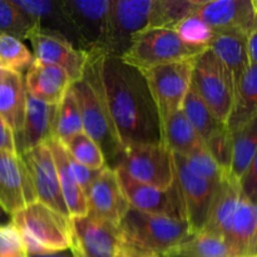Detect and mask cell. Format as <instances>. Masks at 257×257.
<instances>
[{"mask_svg": "<svg viewBox=\"0 0 257 257\" xmlns=\"http://www.w3.org/2000/svg\"><path fill=\"white\" fill-rule=\"evenodd\" d=\"M100 83L123 148L162 142V124L145 74L122 58L99 53Z\"/></svg>", "mask_w": 257, "mask_h": 257, "instance_id": "6da1fadb", "label": "cell"}, {"mask_svg": "<svg viewBox=\"0 0 257 257\" xmlns=\"http://www.w3.org/2000/svg\"><path fill=\"white\" fill-rule=\"evenodd\" d=\"M100 52H90L84 74L78 82L73 83L72 90L79 107L83 132L89 136L103 152L105 165L114 167L124 152L114 123L108 109L103 92L98 68V55Z\"/></svg>", "mask_w": 257, "mask_h": 257, "instance_id": "7a4b0ae2", "label": "cell"}, {"mask_svg": "<svg viewBox=\"0 0 257 257\" xmlns=\"http://www.w3.org/2000/svg\"><path fill=\"white\" fill-rule=\"evenodd\" d=\"M123 245L141 252L162 257L191 233L185 220L130 207L119 226Z\"/></svg>", "mask_w": 257, "mask_h": 257, "instance_id": "3957f363", "label": "cell"}, {"mask_svg": "<svg viewBox=\"0 0 257 257\" xmlns=\"http://www.w3.org/2000/svg\"><path fill=\"white\" fill-rule=\"evenodd\" d=\"M18 228L28 255H48L70 247V217L35 201L10 216Z\"/></svg>", "mask_w": 257, "mask_h": 257, "instance_id": "277c9868", "label": "cell"}, {"mask_svg": "<svg viewBox=\"0 0 257 257\" xmlns=\"http://www.w3.org/2000/svg\"><path fill=\"white\" fill-rule=\"evenodd\" d=\"M191 88L197 93L212 114L226 124L235 95V84L227 68L207 48L193 60Z\"/></svg>", "mask_w": 257, "mask_h": 257, "instance_id": "5b68a950", "label": "cell"}, {"mask_svg": "<svg viewBox=\"0 0 257 257\" xmlns=\"http://www.w3.org/2000/svg\"><path fill=\"white\" fill-rule=\"evenodd\" d=\"M207 48L186 44L173 29L147 28L133 38L130 49L123 54L125 63L146 70L155 65L195 59Z\"/></svg>", "mask_w": 257, "mask_h": 257, "instance_id": "8992f818", "label": "cell"}, {"mask_svg": "<svg viewBox=\"0 0 257 257\" xmlns=\"http://www.w3.org/2000/svg\"><path fill=\"white\" fill-rule=\"evenodd\" d=\"M117 167L137 182L157 190L167 191L175 183L172 152L162 142L125 148L113 168Z\"/></svg>", "mask_w": 257, "mask_h": 257, "instance_id": "52a82bcc", "label": "cell"}, {"mask_svg": "<svg viewBox=\"0 0 257 257\" xmlns=\"http://www.w3.org/2000/svg\"><path fill=\"white\" fill-rule=\"evenodd\" d=\"M193 60L166 63L142 70L157 105L161 120L182 108L183 100L191 87Z\"/></svg>", "mask_w": 257, "mask_h": 257, "instance_id": "ba28073f", "label": "cell"}, {"mask_svg": "<svg viewBox=\"0 0 257 257\" xmlns=\"http://www.w3.org/2000/svg\"><path fill=\"white\" fill-rule=\"evenodd\" d=\"M152 0H110L103 53L123 57L133 38L148 27Z\"/></svg>", "mask_w": 257, "mask_h": 257, "instance_id": "9c48e42d", "label": "cell"}, {"mask_svg": "<svg viewBox=\"0 0 257 257\" xmlns=\"http://www.w3.org/2000/svg\"><path fill=\"white\" fill-rule=\"evenodd\" d=\"M175 165V180L182 201L185 220L191 233H197L205 228L216 190L220 183L208 182L193 175L186 166L182 156L172 153Z\"/></svg>", "mask_w": 257, "mask_h": 257, "instance_id": "30bf717a", "label": "cell"}, {"mask_svg": "<svg viewBox=\"0 0 257 257\" xmlns=\"http://www.w3.org/2000/svg\"><path fill=\"white\" fill-rule=\"evenodd\" d=\"M120 243L118 226L88 215L70 217L72 257H115Z\"/></svg>", "mask_w": 257, "mask_h": 257, "instance_id": "8fae6325", "label": "cell"}, {"mask_svg": "<svg viewBox=\"0 0 257 257\" xmlns=\"http://www.w3.org/2000/svg\"><path fill=\"white\" fill-rule=\"evenodd\" d=\"M35 201L32 176L22 156L0 152V207L10 217Z\"/></svg>", "mask_w": 257, "mask_h": 257, "instance_id": "7c38bea8", "label": "cell"}, {"mask_svg": "<svg viewBox=\"0 0 257 257\" xmlns=\"http://www.w3.org/2000/svg\"><path fill=\"white\" fill-rule=\"evenodd\" d=\"M114 170L130 207L142 212L157 213L178 220H185L182 201L176 185V180L170 190L162 191L137 182L131 178L122 168L117 167Z\"/></svg>", "mask_w": 257, "mask_h": 257, "instance_id": "4fadbf2b", "label": "cell"}, {"mask_svg": "<svg viewBox=\"0 0 257 257\" xmlns=\"http://www.w3.org/2000/svg\"><path fill=\"white\" fill-rule=\"evenodd\" d=\"M20 156L27 163V167L32 176L37 200L49 206L57 212L70 217L60 190L57 166L49 146L47 143L40 145L22 153Z\"/></svg>", "mask_w": 257, "mask_h": 257, "instance_id": "5bb4252c", "label": "cell"}, {"mask_svg": "<svg viewBox=\"0 0 257 257\" xmlns=\"http://www.w3.org/2000/svg\"><path fill=\"white\" fill-rule=\"evenodd\" d=\"M28 40L32 43L35 60L62 68L68 73L73 83L83 77L89 60V52L77 49L67 40L37 29L30 32Z\"/></svg>", "mask_w": 257, "mask_h": 257, "instance_id": "9a60e30c", "label": "cell"}, {"mask_svg": "<svg viewBox=\"0 0 257 257\" xmlns=\"http://www.w3.org/2000/svg\"><path fill=\"white\" fill-rule=\"evenodd\" d=\"M128 208L130 205L123 195L117 172L105 166L87 193V215L119 226Z\"/></svg>", "mask_w": 257, "mask_h": 257, "instance_id": "2e32d148", "label": "cell"}, {"mask_svg": "<svg viewBox=\"0 0 257 257\" xmlns=\"http://www.w3.org/2000/svg\"><path fill=\"white\" fill-rule=\"evenodd\" d=\"M87 52H102L110 0H63Z\"/></svg>", "mask_w": 257, "mask_h": 257, "instance_id": "e0dca14e", "label": "cell"}, {"mask_svg": "<svg viewBox=\"0 0 257 257\" xmlns=\"http://www.w3.org/2000/svg\"><path fill=\"white\" fill-rule=\"evenodd\" d=\"M195 13L213 33L237 32L247 35L256 22L253 0H201Z\"/></svg>", "mask_w": 257, "mask_h": 257, "instance_id": "ac0fdd59", "label": "cell"}, {"mask_svg": "<svg viewBox=\"0 0 257 257\" xmlns=\"http://www.w3.org/2000/svg\"><path fill=\"white\" fill-rule=\"evenodd\" d=\"M34 23L35 29L55 35L75 47L85 50L79 34L75 30L63 0H12ZM87 52V50H85Z\"/></svg>", "mask_w": 257, "mask_h": 257, "instance_id": "d6986e66", "label": "cell"}, {"mask_svg": "<svg viewBox=\"0 0 257 257\" xmlns=\"http://www.w3.org/2000/svg\"><path fill=\"white\" fill-rule=\"evenodd\" d=\"M57 109L58 105L40 102L27 93L24 123L22 131L15 135L19 155L40 145H45L54 138L53 135Z\"/></svg>", "mask_w": 257, "mask_h": 257, "instance_id": "ffe728a7", "label": "cell"}, {"mask_svg": "<svg viewBox=\"0 0 257 257\" xmlns=\"http://www.w3.org/2000/svg\"><path fill=\"white\" fill-rule=\"evenodd\" d=\"M27 93L35 99L48 104L58 105L73 82L68 73L55 65L34 60L24 75Z\"/></svg>", "mask_w": 257, "mask_h": 257, "instance_id": "44dd1931", "label": "cell"}, {"mask_svg": "<svg viewBox=\"0 0 257 257\" xmlns=\"http://www.w3.org/2000/svg\"><path fill=\"white\" fill-rule=\"evenodd\" d=\"M27 107V88L24 75L0 69V117L14 135L22 131Z\"/></svg>", "mask_w": 257, "mask_h": 257, "instance_id": "7402d4cb", "label": "cell"}, {"mask_svg": "<svg viewBox=\"0 0 257 257\" xmlns=\"http://www.w3.org/2000/svg\"><path fill=\"white\" fill-rule=\"evenodd\" d=\"M208 48L227 68L236 88L242 75L250 67L247 54V35L237 32L213 33V38Z\"/></svg>", "mask_w": 257, "mask_h": 257, "instance_id": "603a6c76", "label": "cell"}, {"mask_svg": "<svg viewBox=\"0 0 257 257\" xmlns=\"http://www.w3.org/2000/svg\"><path fill=\"white\" fill-rule=\"evenodd\" d=\"M52 151L55 166H57L58 178H59L60 190L67 206L70 217L87 215V196L83 192L80 186L75 182L68 166V153L62 143L57 140H50L47 143Z\"/></svg>", "mask_w": 257, "mask_h": 257, "instance_id": "cb8c5ba5", "label": "cell"}, {"mask_svg": "<svg viewBox=\"0 0 257 257\" xmlns=\"http://www.w3.org/2000/svg\"><path fill=\"white\" fill-rule=\"evenodd\" d=\"M161 124L162 143L172 153L188 156L205 146L181 109L163 118Z\"/></svg>", "mask_w": 257, "mask_h": 257, "instance_id": "d4e9b609", "label": "cell"}, {"mask_svg": "<svg viewBox=\"0 0 257 257\" xmlns=\"http://www.w3.org/2000/svg\"><path fill=\"white\" fill-rule=\"evenodd\" d=\"M257 115V67L250 64L235 88L233 104L226 127L230 132Z\"/></svg>", "mask_w": 257, "mask_h": 257, "instance_id": "484cf974", "label": "cell"}, {"mask_svg": "<svg viewBox=\"0 0 257 257\" xmlns=\"http://www.w3.org/2000/svg\"><path fill=\"white\" fill-rule=\"evenodd\" d=\"M162 257H231V252L222 237L201 231L190 233Z\"/></svg>", "mask_w": 257, "mask_h": 257, "instance_id": "4316f807", "label": "cell"}, {"mask_svg": "<svg viewBox=\"0 0 257 257\" xmlns=\"http://www.w3.org/2000/svg\"><path fill=\"white\" fill-rule=\"evenodd\" d=\"M232 136V161L228 176L240 180L257 152V115L241 125Z\"/></svg>", "mask_w": 257, "mask_h": 257, "instance_id": "83f0119b", "label": "cell"}, {"mask_svg": "<svg viewBox=\"0 0 257 257\" xmlns=\"http://www.w3.org/2000/svg\"><path fill=\"white\" fill-rule=\"evenodd\" d=\"M201 0H152L147 28L173 29L182 19L193 14Z\"/></svg>", "mask_w": 257, "mask_h": 257, "instance_id": "f1b7e54d", "label": "cell"}, {"mask_svg": "<svg viewBox=\"0 0 257 257\" xmlns=\"http://www.w3.org/2000/svg\"><path fill=\"white\" fill-rule=\"evenodd\" d=\"M181 110L183 112L185 117L187 118L188 122L191 123V125L196 131V133L200 136L202 142H205L218 128H221L222 125H226L223 123H221L212 114V112L208 109L207 105L203 103V100L198 97L197 93L191 87L187 95H186L185 100H183Z\"/></svg>", "mask_w": 257, "mask_h": 257, "instance_id": "f546056e", "label": "cell"}, {"mask_svg": "<svg viewBox=\"0 0 257 257\" xmlns=\"http://www.w3.org/2000/svg\"><path fill=\"white\" fill-rule=\"evenodd\" d=\"M80 132H83L82 117H80L79 107H78L75 95L73 93L72 87H70L62 102L58 104L54 123V135H53L54 138L53 140H57L60 143H63Z\"/></svg>", "mask_w": 257, "mask_h": 257, "instance_id": "4dcf8cb0", "label": "cell"}, {"mask_svg": "<svg viewBox=\"0 0 257 257\" xmlns=\"http://www.w3.org/2000/svg\"><path fill=\"white\" fill-rule=\"evenodd\" d=\"M68 155L80 165L90 170H102L105 167V158L99 146L84 132L73 136L62 143Z\"/></svg>", "mask_w": 257, "mask_h": 257, "instance_id": "1f68e13d", "label": "cell"}, {"mask_svg": "<svg viewBox=\"0 0 257 257\" xmlns=\"http://www.w3.org/2000/svg\"><path fill=\"white\" fill-rule=\"evenodd\" d=\"M34 55L27 45L12 35L0 34V67L23 74L34 63Z\"/></svg>", "mask_w": 257, "mask_h": 257, "instance_id": "d6a6232c", "label": "cell"}, {"mask_svg": "<svg viewBox=\"0 0 257 257\" xmlns=\"http://www.w3.org/2000/svg\"><path fill=\"white\" fill-rule=\"evenodd\" d=\"M35 29L34 23L12 0H0V34L12 35L18 39H28Z\"/></svg>", "mask_w": 257, "mask_h": 257, "instance_id": "836d02e7", "label": "cell"}, {"mask_svg": "<svg viewBox=\"0 0 257 257\" xmlns=\"http://www.w3.org/2000/svg\"><path fill=\"white\" fill-rule=\"evenodd\" d=\"M173 30L186 44L196 48H208L213 38L211 28L196 13L181 20Z\"/></svg>", "mask_w": 257, "mask_h": 257, "instance_id": "e575fe53", "label": "cell"}, {"mask_svg": "<svg viewBox=\"0 0 257 257\" xmlns=\"http://www.w3.org/2000/svg\"><path fill=\"white\" fill-rule=\"evenodd\" d=\"M203 145L218 167L228 175L232 161V136L228 128L226 125L218 128L203 142Z\"/></svg>", "mask_w": 257, "mask_h": 257, "instance_id": "d590c367", "label": "cell"}, {"mask_svg": "<svg viewBox=\"0 0 257 257\" xmlns=\"http://www.w3.org/2000/svg\"><path fill=\"white\" fill-rule=\"evenodd\" d=\"M182 157L188 170L202 180L208 181V182L220 183L226 176V173L218 167L217 163L211 157L205 146L192 152L191 155L182 156Z\"/></svg>", "mask_w": 257, "mask_h": 257, "instance_id": "8d00e7d4", "label": "cell"}, {"mask_svg": "<svg viewBox=\"0 0 257 257\" xmlns=\"http://www.w3.org/2000/svg\"><path fill=\"white\" fill-rule=\"evenodd\" d=\"M24 241L12 222L0 226V257H28Z\"/></svg>", "mask_w": 257, "mask_h": 257, "instance_id": "74e56055", "label": "cell"}, {"mask_svg": "<svg viewBox=\"0 0 257 257\" xmlns=\"http://www.w3.org/2000/svg\"><path fill=\"white\" fill-rule=\"evenodd\" d=\"M68 166H69V171H70V173H72L73 178L75 180V182L80 186V188L83 190V192H84L85 196H87L90 186L93 185V182L95 181V178L98 177L100 170H90V168H88V167H85V166L80 165V163L75 162V161L73 160L69 155H68Z\"/></svg>", "mask_w": 257, "mask_h": 257, "instance_id": "f35d334b", "label": "cell"}, {"mask_svg": "<svg viewBox=\"0 0 257 257\" xmlns=\"http://www.w3.org/2000/svg\"><path fill=\"white\" fill-rule=\"evenodd\" d=\"M241 191L252 203L257 206V152L246 168L242 177L238 180Z\"/></svg>", "mask_w": 257, "mask_h": 257, "instance_id": "ab89813d", "label": "cell"}, {"mask_svg": "<svg viewBox=\"0 0 257 257\" xmlns=\"http://www.w3.org/2000/svg\"><path fill=\"white\" fill-rule=\"evenodd\" d=\"M0 152L18 153L14 132L2 117H0Z\"/></svg>", "mask_w": 257, "mask_h": 257, "instance_id": "60d3db41", "label": "cell"}, {"mask_svg": "<svg viewBox=\"0 0 257 257\" xmlns=\"http://www.w3.org/2000/svg\"><path fill=\"white\" fill-rule=\"evenodd\" d=\"M247 54L250 64L257 67V23L247 34Z\"/></svg>", "mask_w": 257, "mask_h": 257, "instance_id": "b9f144b4", "label": "cell"}, {"mask_svg": "<svg viewBox=\"0 0 257 257\" xmlns=\"http://www.w3.org/2000/svg\"><path fill=\"white\" fill-rule=\"evenodd\" d=\"M115 257H156V256L141 252V251H137L135 250V248L128 247V246L120 243L119 248H118L117 253H115Z\"/></svg>", "mask_w": 257, "mask_h": 257, "instance_id": "7bdbcfd3", "label": "cell"}, {"mask_svg": "<svg viewBox=\"0 0 257 257\" xmlns=\"http://www.w3.org/2000/svg\"><path fill=\"white\" fill-rule=\"evenodd\" d=\"M28 257H72V255L68 251H64V252L48 253V255H29Z\"/></svg>", "mask_w": 257, "mask_h": 257, "instance_id": "ee69618b", "label": "cell"}, {"mask_svg": "<svg viewBox=\"0 0 257 257\" xmlns=\"http://www.w3.org/2000/svg\"><path fill=\"white\" fill-rule=\"evenodd\" d=\"M8 217H9V216H8L7 213L4 212V210H3V208L0 207V226L5 225V223H8V222H7ZM9 218H10V217H9Z\"/></svg>", "mask_w": 257, "mask_h": 257, "instance_id": "f6af8a7d", "label": "cell"}, {"mask_svg": "<svg viewBox=\"0 0 257 257\" xmlns=\"http://www.w3.org/2000/svg\"><path fill=\"white\" fill-rule=\"evenodd\" d=\"M252 257H257V241H256V246H255V250H253Z\"/></svg>", "mask_w": 257, "mask_h": 257, "instance_id": "bcb514c9", "label": "cell"}, {"mask_svg": "<svg viewBox=\"0 0 257 257\" xmlns=\"http://www.w3.org/2000/svg\"><path fill=\"white\" fill-rule=\"evenodd\" d=\"M253 4H255V10H256V23H257V0H253Z\"/></svg>", "mask_w": 257, "mask_h": 257, "instance_id": "7dc6e473", "label": "cell"}, {"mask_svg": "<svg viewBox=\"0 0 257 257\" xmlns=\"http://www.w3.org/2000/svg\"><path fill=\"white\" fill-rule=\"evenodd\" d=\"M0 69H2V67H0Z\"/></svg>", "mask_w": 257, "mask_h": 257, "instance_id": "c3c4849f", "label": "cell"}]
</instances>
